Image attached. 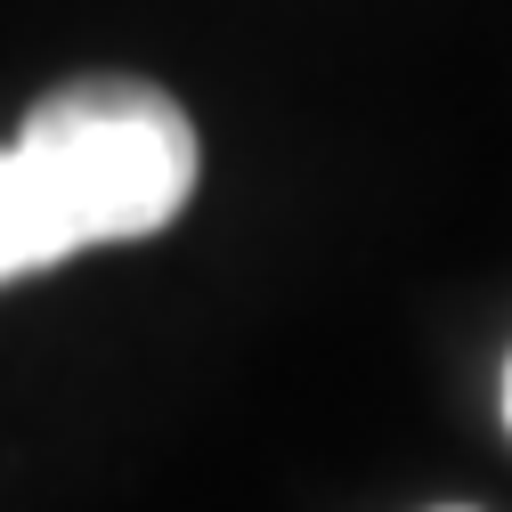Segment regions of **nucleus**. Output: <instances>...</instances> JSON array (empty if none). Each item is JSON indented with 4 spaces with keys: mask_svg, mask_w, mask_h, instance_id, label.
I'll use <instances>...</instances> for the list:
<instances>
[{
    "mask_svg": "<svg viewBox=\"0 0 512 512\" xmlns=\"http://www.w3.org/2000/svg\"><path fill=\"white\" fill-rule=\"evenodd\" d=\"M66 252H82V244H74L66 220H57L49 187L33 179V163L17 147H0V285L33 277V269H57Z\"/></svg>",
    "mask_w": 512,
    "mask_h": 512,
    "instance_id": "nucleus-2",
    "label": "nucleus"
},
{
    "mask_svg": "<svg viewBox=\"0 0 512 512\" xmlns=\"http://www.w3.org/2000/svg\"><path fill=\"white\" fill-rule=\"evenodd\" d=\"M17 155L49 187V204L74 228V244L155 236L196 196V122L155 82H122V74L49 90L25 114Z\"/></svg>",
    "mask_w": 512,
    "mask_h": 512,
    "instance_id": "nucleus-1",
    "label": "nucleus"
},
{
    "mask_svg": "<svg viewBox=\"0 0 512 512\" xmlns=\"http://www.w3.org/2000/svg\"><path fill=\"white\" fill-rule=\"evenodd\" d=\"M504 423H512V366H504Z\"/></svg>",
    "mask_w": 512,
    "mask_h": 512,
    "instance_id": "nucleus-3",
    "label": "nucleus"
}]
</instances>
